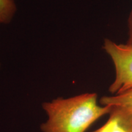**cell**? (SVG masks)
<instances>
[{
	"instance_id": "cell-6",
	"label": "cell",
	"mask_w": 132,
	"mask_h": 132,
	"mask_svg": "<svg viewBox=\"0 0 132 132\" xmlns=\"http://www.w3.org/2000/svg\"><path fill=\"white\" fill-rule=\"evenodd\" d=\"M128 39L127 44L132 45V8L130 12L129 17L128 20Z\"/></svg>"
},
{
	"instance_id": "cell-4",
	"label": "cell",
	"mask_w": 132,
	"mask_h": 132,
	"mask_svg": "<svg viewBox=\"0 0 132 132\" xmlns=\"http://www.w3.org/2000/svg\"><path fill=\"white\" fill-rule=\"evenodd\" d=\"M100 103L103 106H119L132 110V89L120 94L104 96Z\"/></svg>"
},
{
	"instance_id": "cell-1",
	"label": "cell",
	"mask_w": 132,
	"mask_h": 132,
	"mask_svg": "<svg viewBox=\"0 0 132 132\" xmlns=\"http://www.w3.org/2000/svg\"><path fill=\"white\" fill-rule=\"evenodd\" d=\"M42 107L48 115L47 120L41 125L43 132H86L111 110V106L98 105L95 93L60 97L44 103Z\"/></svg>"
},
{
	"instance_id": "cell-2",
	"label": "cell",
	"mask_w": 132,
	"mask_h": 132,
	"mask_svg": "<svg viewBox=\"0 0 132 132\" xmlns=\"http://www.w3.org/2000/svg\"><path fill=\"white\" fill-rule=\"evenodd\" d=\"M103 48L110 56L115 67V79L109 87L112 94L118 95L132 89V45L117 44L105 39Z\"/></svg>"
},
{
	"instance_id": "cell-3",
	"label": "cell",
	"mask_w": 132,
	"mask_h": 132,
	"mask_svg": "<svg viewBox=\"0 0 132 132\" xmlns=\"http://www.w3.org/2000/svg\"><path fill=\"white\" fill-rule=\"evenodd\" d=\"M111 106L107 121L91 132H132V110L122 106Z\"/></svg>"
},
{
	"instance_id": "cell-5",
	"label": "cell",
	"mask_w": 132,
	"mask_h": 132,
	"mask_svg": "<svg viewBox=\"0 0 132 132\" xmlns=\"http://www.w3.org/2000/svg\"><path fill=\"white\" fill-rule=\"evenodd\" d=\"M15 11L14 0H0V23H9Z\"/></svg>"
}]
</instances>
